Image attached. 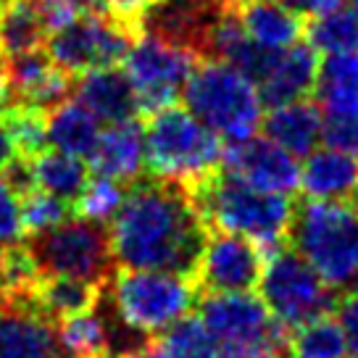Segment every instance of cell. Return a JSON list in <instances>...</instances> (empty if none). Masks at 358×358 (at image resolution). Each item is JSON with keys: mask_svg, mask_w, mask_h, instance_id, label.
I'll return each instance as SVG.
<instances>
[{"mask_svg": "<svg viewBox=\"0 0 358 358\" xmlns=\"http://www.w3.org/2000/svg\"><path fill=\"white\" fill-rule=\"evenodd\" d=\"M98 8L132 29H140V22L150 8V0H98Z\"/></svg>", "mask_w": 358, "mask_h": 358, "instance_id": "cell-37", "label": "cell"}, {"mask_svg": "<svg viewBox=\"0 0 358 358\" xmlns=\"http://www.w3.org/2000/svg\"><path fill=\"white\" fill-rule=\"evenodd\" d=\"M350 290H358V280H356V285H353V287H350Z\"/></svg>", "mask_w": 358, "mask_h": 358, "instance_id": "cell-46", "label": "cell"}, {"mask_svg": "<svg viewBox=\"0 0 358 358\" xmlns=\"http://www.w3.org/2000/svg\"><path fill=\"white\" fill-rule=\"evenodd\" d=\"M258 287L264 306L290 332L306 322L327 316L337 306L335 290L306 264L298 250L287 245L264 258Z\"/></svg>", "mask_w": 358, "mask_h": 358, "instance_id": "cell-9", "label": "cell"}, {"mask_svg": "<svg viewBox=\"0 0 358 358\" xmlns=\"http://www.w3.org/2000/svg\"><path fill=\"white\" fill-rule=\"evenodd\" d=\"M345 3H348V8H350V11L358 16V0H345Z\"/></svg>", "mask_w": 358, "mask_h": 358, "instance_id": "cell-43", "label": "cell"}, {"mask_svg": "<svg viewBox=\"0 0 358 358\" xmlns=\"http://www.w3.org/2000/svg\"><path fill=\"white\" fill-rule=\"evenodd\" d=\"M319 53L308 43H295L285 50H277L266 74L258 79L256 87L264 106H285L308 98L316 87L319 74Z\"/></svg>", "mask_w": 358, "mask_h": 358, "instance_id": "cell-15", "label": "cell"}, {"mask_svg": "<svg viewBox=\"0 0 358 358\" xmlns=\"http://www.w3.org/2000/svg\"><path fill=\"white\" fill-rule=\"evenodd\" d=\"M122 358H166V353H164L161 340H156V337H148V340H143L137 348H132L129 353H124Z\"/></svg>", "mask_w": 358, "mask_h": 358, "instance_id": "cell-40", "label": "cell"}, {"mask_svg": "<svg viewBox=\"0 0 358 358\" xmlns=\"http://www.w3.org/2000/svg\"><path fill=\"white\" fill-rule=\"evenodd\" d=\"M301 187L313 201H350L358 192V158L324 148L306 156Z\"/></svg>", "mask_w": 358, "mask_h": 358, "instance_id": "cell-20", "label": "cell"}, {"mask_svg": "<svg viewBox=\"0 0 358 358\" xmlns=\"http://www.w3.org/2000/svg\"><path fill=\"white\" fill-rule=\"evenodd\" d=\"M337 322L343 327L348 350L358 356V290H348L343 298H337Z\"/></svg>", "mask_w": 358, "mask_h": 358, "instance_id": "cell-36", "label": "cell"}, {"mask_svg": "<svg viewBox=\"0 0 358 358\" xmlns=\"http://www.w3.org/2000/svg\"><path fill=\"white\" fill-rule=\"evenodd\" d=\"M290 358H345L348 343L343 327L329 313L295 327L290 332Z\"/></svg>", "mask_w": 358, "mask_h": 358, "instance_id": "cell-29", "label": "cell"}, {"mask_svg": "<svg viewBox=\"0 0 358 358\" xmlns=\"http://www.w3.org/2000/svg\"><path fill=\"white\" fill-rule=\"evenodd\" d=\"M216 3H224V6H243L248 0H216Z\"/></svg>", "mask_w": 358, "mask_h": 358, "instance_id": "cell-42", "label": "cell"}, {"mask_svg": "<svg viewBox=\"0 0 358 358\" xmlns=\"http://www.w3.org/2000/svg\"><path fill=\"white\" fill-rule=\"evenodd\" d=\"M108 287L119 322L143 337H156L177 324L198 295V285L187 274L148 268H119Z\"/></svg>", "mask_w": 358, "mask_h": 358, "instance_id": "cell-7", "label": "cell"}, {"mask_svg": "<svg viewBox=\"0 0 358 358\" xmlns=\"http://www.w3.org/2000/svg\"><path fill=\"white\" fill-rule=\"evenodd\" d=\"M182 101L198 122L229 145L261 129L264 101L256 82L224 61H201L192 69L182 87Z\"/></svg>", "mask_w": 358, "mask_h": 358, "instance_id": "cell-5", "label": "cell"}, {"mask_svg": "<svg viewBox=\"0 0 358 358\" xmlns=\"http://www.w3.org/2000/svg\"><path fill=\"white\" fill-rule=\"evenodd\" d=\"M166 358H219V343L201 322V316H182L164 332Z\"/></svg>", "mask_w": 358, "mask_h": 358, "instance_id": "cell-30", "label": "cell"}, {"mask_svg": "<svg viewBox=\"0 0 358 358\" xmlns=\"http://www.w3.org/2000/svg\"><path fill=\"white\" fill-rule=\"evenodd\" d=\"M353 358H358V356H353Z\"/></svg>", "mask_w": 358, "mask_h": 358, "instance_id": "cell-49", "label": "cell"}, {"mask_svg": "<svg viewBox=\"0 0 358 358\" xmlns=\"http://www.w3.org/2000/svg\"><path fill=\"white\" fill-rule=\"evenodd\" d=\"M3 122L13 137V145L22 158H34L48 145V113L24 106V103H8L3 111Z\"/></svg>", "mask_w": 358, "mask_h": 358, "instance_id": "cell-31", "label": "cell"}, {"mask_svg": "<svg viewBox=\"0 0 358 358\" xmlns=\"http://www.w3.org/2000/svg\"><path fill=\"white\" fill-rule=\"evenodd\" d=\"M198 64L201 58L185 45L171 43L156 32L137 34L124 58V74L134 85L140 113L153 116L174 106L179 90Z\"/></svg>", "mask_w": 358, "mask_h": 358, "instance_id": "cell-10", "label": "cell"}, {"mask_svg": "<svg viewBox=\"0 0 358 358\" xmlns=\"http://www.w3.org/2000/svg\"><path fill=\"white\" fill-rule=\"evenodd\" d=\"M29 171L34 190L50 192L61 201L71 203V208L90 182V169L82 164V158L61 150H43L29 158Z\"/></svg>", "mask_w": 358, "mask_h": 358, "instance_id": "cell-24", "label": "cell"}, {"mask_svg": "<svg viewBox=\"0 0 358 358\" xmlns=\"http://www.w3.org/2000/svg\"><path fill=\"white\" fill-rule=\"evenodd\" d=\"M74 92L85 108H90L98 119L108 124L129 122L140 116L134 85L124 71H116V66L82 74Z\"/></svg>", "mask_w": 358, "mask_h": 358, "instance_id": "cell-18", "label": "cell"}, {"mask_svg": "<svg viewBox=\"0 0 358 358\" xmlns=\"http://www.w3.org/2000/svg\"><path fill=\"white\" fill-rule=\"evenodd\" d=\"M45 34L37 0H0V48L6 56L40 50Z\"/></svg>", "mask_w": 358, "mask_h": 358, "instance_id": "cell-26", "label": "cell"}, {"mask_svg": "<svg viewBox=\"0 0 358 358\" xmlns=\"http://www.w3.org/2000/svg\"><path fill=\"white\" fill-rule=\"evenodd\" d=\"M190 195L208 229L248 237L261 248L264 258L287 243L295 211L290 195L258 190L222 169L195 185Z\"/></svg>", "mask_w": 358, "mask_h": 358, "instance_id": "cell-2", "label": "cell"}, {"mask_svg": "<svg viewBox=\"0 0 358 358\" xmlns=\"http://www.w3.org/2000/svg\"><path fill=\"white\" fill-rule=\"evenodd\" d=\"M222 169L264 192L292 195L301 187L298 158L268 137H248L243 143L224 148Z\"/></svg>", "mask_w": 358, "mask_h": 358, "instance_id": "cell-13", "label": "cell"}, {"mask_svg": "<svg viewBox=\"0 0 358 358\" xmlns=\"http://www.w3.org/2000/svg\"><path fill=\"white\" fill-rule=\"evenodd\" d=\"M322 143L358 158V113H322Z\"/></svg>", "mask_w": 358, "mask_h": 358, "instance_id": "cell-34", "label": "cell"}, {"mask_svg": "<svg viewBox=\"0 0 358 358\" xmlns=\"http://www.w3.org/2000/svg\"><path fill=\"white\" fill-rule=\"evenodd\" d=\"M264 271V253L256 243L235 232L213 229L192 280L198 290L206 292H250L261 280Z\"/></svg>", "mask_w": 358, "mask_h": 358, "instance_id": "cell-12", "label": "cell"}, {"mask_svg": "<svg viewBox=\"0 0 358 358\" xmlns=\"http://www.w3.org/2000/svg\"><path fill=\"white\" fill-rule=\"evenodd\" d=\"M124 195H127V190H124L122 182L95 174V179H90L87 187L82 190V195L74 203V216H82V219L98 224H111V219L122 208Z\"/></svg>", "mask_w": 358, "mask_h": 358, "instance_id": "cell-32", "label": "cell"}, {"mask_svg": "<svg viewBox=\"0 0 358 358\" xmlns=\"http://www.w3.org/2000/svg\"><path fill=\"white\" fill-rule=\"evenodd\" d=\"M29 250L43 277H74L106 290L116 271L106 224L82 216L34 235Z\"/></svg>", "mask_w": 358, "mask_h": 358, "instance_id": "cell-8", "label": "cell"}, {"mask_svg": "<svg viewBox=\"0 0 358 358\" xmlns=\"http://www.w3.org/2000/svg\"><path fill=\"white\" fill-rule=\"evenodd\" d=\"M103 292L106 290L98 285L74 280V277H43L32 295V306L34 311H40L45 319L56 324L74 313L95 308Z\"/></svg>", "mask_w": 358, "mask_h": 358, "instance_id": "cell-25", "label": "cell"}, {"mask_svg": "<svg viewBox=\"0 0 358 358\" xmlns=\"http://www.w3.org/2000/svg\"><path fill=\"white\" fill-rule=\"evenodd\" d=\"M306 34L316 53H353L358 50V16L340 3L329 11L311 16Z\"/></svg>", "mask_w": 358, "mask_h": 358, "instance_id": "cell-28", "label": "cell"}, {"mask_svg": "<svg viewBox=\"0 0 358 358\" xmlns=\"http://www.w3.org/2000/svg\"><path fill=\"white\" fill-rule=\"evenodd\" d=\"M316 106L322 113H358V53H332L319 64Z\"/></svg>", "mask_w": 358, "mask_h": 358, "instance_id": "cell-23", "label": "cell"}, {"mask_svg": "<svg viewBox=\"0 0 358 358\" xmlns=\"http://www.w3.org/2000/svg\"><path fill=\"white\" fill-rule=\"evenodd\" d=\"M8 108V87H6V77H3V69H0V113Z\"/></svg>", "mask_w": 358, "mask_h": 358, "instance_id": "cell-41", "label": "cell"}, {"mask_svg": "<svg viewBox=\"0 0 358 358\" xmlns=\"http://www.w3.org/2000/svg\"><path fill=\"white\" fill-rule=\"evenodd\" d=\"M0 69H3V48H0Z\"/></svg>", "mask_w": 358, "mask_h": 358, "instance_id": "cell-45", "label": "cell"}, {"mask_svg": "<svg viewBox=\"0 0 358 358\" xmlns=\"http://www.w3.org/2000/svg\"><path fill=\"white\" fill-rule=\"evenodd\" d=\"M145 164L150 174L192 190L213 177L224 158V143L187 108L169 106L148 116Z\"/></svg>", "mask_w": 358, "mask_h": 358, "instance_id": "cell-4", "label": "cell"}, {"mask_svg": "<svg viewBox=\"0 0 358 358\" xmlns=\"http://www.w3.org/2000/svg\"><path fill=\"white\" fill-rule=\"evenodd\" d=\"M24 222H22V195L13 190L0 174V248L22 243Z\"/></svg>", "mask_w": 358, "mask_h": 358, "instance_id": "cell-35", "label": "cell"}, {"mask_svg": "<svg viewBox=\"0 0 358 358\" xmlns=\"http://www.w3.org/2000/svg\"><path fill=\"white\" fill-rule=\"evenodd\" d=\"M56 335L69 358L106 356L108 345H111V332H108L103 316H98L95 308L56 322Z\"/></svg>", "mask_w": 358, "mask_h": 358, "instance_id": "cell-27", "label": "cell"}, {"mask_svg": "<svg viewBox=\"0 0 358 358\" xmlns=\"http://www.w3.org/2000/svg\"><path fill=\"white\" fill-rule=\"evenodd\" d=\"M282 6H287L290 11L301 13V16H316V13H324L329 8L340 6L343 0H280Z\"/></svg>", "mask_w": 358, "mask_h": 358, "instance_id": "cell-38", "label": "cell"}, {"mask_svg": "<svg viewBox=\"0 0 358 358\" xmlns=\"http://www.w3.org/2000/svg\"><path fill=\"white\" fill-rule=\"evenodd\" d=\"M211 235L187 187L164 179H137L127 187L119 213L111 219L116 266L195 274L203 245Z\"/></svg>", "mask_w": 358, "mask_h": 358, "instance_id": "cell-1", "label": "cell"}, {"mask_svg": "<svg viewBox=\"0 0 358 358\" xmlns=\"http://www.w3.org/2000/svg\"><path fill=\"white\" fill-rule=\"evenodd\" d=\"M274 358H290V350H287V353H280V356H274Z\"/></svg>", "mask_w": 358, "mask_h": 358, "instance_id": "cell-44", "label": "cell"}, {"mask_svg": "<svg viewBox=\"0 0 358 358\" xmlns=\"http://www.w3.org/2000/svg\"><path fill=\"white\" fill-rule=\"evenodd\" d=\"M198 311L219 343V358H274L287 353L290 329L250 292H206Z\"/></svg>", "mask_w": 358, "mask_h": 358, "instance_id": "cell-6", "label": "cell"}, {"mask_svg": "<svg viewBox=\"0 0 358 358\" xmlns=\"http://www.w3.org/2000/svg\"><path fill=\"white\" fill-rule=\"evenodd\" d=\"M71 203L61 201L56 195L43 190H29L24 195L22 203V222H24V235H43L48 229H53L58 224L71 219Z\"/></svg>", "mask_w": 358, "mask_h": 358, "instance_id": "cell-33", "label": "cell"}, {"mask_svg": "<svg viewBox=\"0 0 358 358\" xmlns=\"http://www.w3.org/2000/svg\"><path fill=\"white\" fill-rule=\"evenodd\" d=\"M90 166L95 174L111 177L122 185L137 182L145 169V127L137 119L111 124L98 137Z\"/></svg>", "mask_w": 358, "mask_h": 358, "instance_id": "cell-17", "label": "cell"}, {"mask_svg": "<svg viewBox=\"0 0 358 358\" xmlns=\"http://www.w3.org/2000/svg\"><path fill=\"white\" fill-rule=\"evenodd\" d=\"M156 3H158V0H150V6H156Z\"/></svg>", "mask_w": 358, "mask_h": 358, "instance_id": "cell-48", "label": "cell"}, {"mask_svg": "<svg viewBox=\"0 0 358 358\" xmlns=\"http://www.w3.org/2000/svg\"><path fill=\"white\" fill-rule=\"evenodd\" d=\"M264 137L285 148L290 156L306 158L313 153L322 140V108L311 101H292L285 106H274L261 119Z\"/></svg>", "mask_w": 358, "mask_h": 358, "instance_id": "cell-19", "label": "cell"}, {"mask_svg": "<svg viewBox=\"0 0 358 358\" xmlns=\"http://www.w3.org/2000/svg\"><path fill=\"white\" fill-rule=\"evenodd\" d=\"M98 358H113V356H108V353H106V356H98Z\"/></svg>", "mask_w": 358, "mask_h": 358, "instance_id": "cell-47", "label": "cell"}, {"mask_svg": "<svg viewBox=\"0 0 358 358\" xmlns=\"http://www.w3.org/2000/svg\"><path fill=\"white\" fill-rule=\"evenodd\" d=\"M237 11L245 34L264 50H285L303 34V16L280 0H248Z\"/></svg>", "mask_w": 358, "mask_h": 358, "instance_id": "cell-21", "label": "cell"}, {"mask_svg": "<svg viewBox=\"0 0 358 358\" xmlns=\"http://www.w3.org/2000/svg\"><path fill=\"white\" fill-rule=\"evenodd\" d=\"M137 29L103 11L79 16L53 32L48 43V56L69 77H82L95 69H113L127 58Z\"/></svg>", "mask_w": 358, "mask_h": 358, "instance_id": "cell-11", "label": "cell"}, {"mask_svg": "<svg viewBox=\"0 0 358 358\" xmlns=\"http://www.w3.org/2000/svg\"><path fill=\"white\" fill-rule=\"evenodd\" d=\"M16 158H19V150L13 145V137H11V132H8L6 122L0 119V174L11 166Z\"/></svg>", "mask_w": 358, "mask_h": 358, "instance_id": "cell-39", "label": "cell"}, {"mask_svg": "<svg viewBox=\"0 0 358 358\" xmlns=\"http://www.w3.org/2000/svg\"><path fill=\"white\" fill-rule=\"evenodd\" d=\"M98 116L79 101H64L48 111V145L77 158H90L98 145Z\"/></svg>", "mask_w": 358, "mask_h": 358, "instance_id": "cell-22", "label": "cell"}, {"mask_svg": "<svg viewBox=\"0 0 358 358\" xmlns=\"http://www.w3.org/2000/svg\"><path fill=\"white\" fill-rule=\"evenodd\" d=\"M0 358H69L56 324L29 306H0Z\"/></svg>", "mask_w": 358, "mask_h": 358, "instance_id": "cell-16", "label": "cell"}, {"mask_svg": "<svg viewBox=\"0 0 358 358\" xmlns=\"http://www.w3.org/2000/svg\"><path fill=\"white\" fill-rule=\"evenodd\" d=\"M3 77L8 87V103L34 106L45 113L69 101V92L74 90L71 77L61 71L43 50L6 56Z\"/></svg>", "mask_w": 358, "mask_h": 358, "instance_id": "cell-14", "label": "cell"}, {"mask_svg": "<svg viewBox=\"0 0 358 358\" xmlns=\"http://www.w3.org/2000/svg\"><path fill=\"white\" fill-rule=\"evenodd\" d=\"M287 240L306 264L332 287L358 280V208L350 201H306L292 211Z\"/></svg>", "mask_w": 358, "mask_h": 358, "instance_id": "cell-3", "label": "cell"}]
</instances>
